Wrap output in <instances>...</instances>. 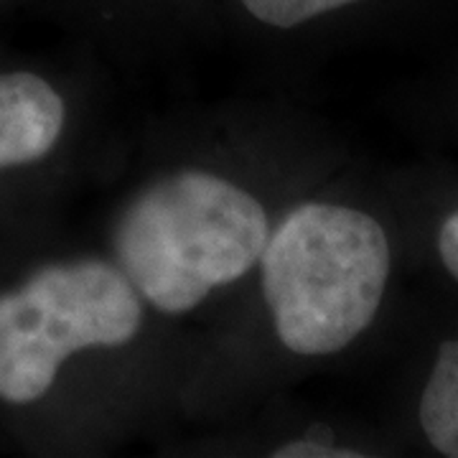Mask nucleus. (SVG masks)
I'll return each instance as SVG.
<instances>
[{
    "label": "nucleus",
    "mask_w": 458,
    "mask_h": 458,
    "mask_svg": "<svg viewBox=\"0 0 458 458\" xmlns=\"http://www.w3.org/2000/svg\"><path fill=\"white\" fill-rule=\"evenodd\" d=\"M161 318L107 255H64L0 285V410L41 418L87 377L128 361Z\"/></svg>",
    "instance_id": "nucleus-3"
},
{
    "label": "nucleus",
    "mask_w": 458,
    "mask_h": 458,
    "mask_svg": "<svg viewBox=\"0 0 458 458\" xmlns=\"http://www.w3.org/2000/svg\"><path fill=\"white\" fill-rule=\"evenodd\" d=\"M436 252L443 270L458 283V207L445 214L436 229Z\"/></svg>",
    "instance_id": "nucleus-8"
},
{
    "label": "nucleus",
    "mask_w": 458,
    "mask_h": 458,
    "mask_svg": "<svg viewBox=\"0 0 458 458\" xmlns=\"http://www.w3.org/2000/svg\"><path fill=\"white\" fill-rule=\"evenodd\" d=\"M415 418L433 454L458 458V334L438 344L418 394Z\"/></svg>",
    "instance_id": "nucleus-5"
},
{
    "label": "nucleus",
    "mask_w": 458,
    "mask_h": 458,
    "mask_svg": "<svg viewBox=\"0 0 458 458\" xmlns=\"http://www.w3.org/2000/svg\"><path fill=\"white\" fill-rule=\"evenodd\" d=\"M394 267L385 222L346 199L295 194L278 214L258 267L262 336L285 364L342 354L375 327Z\"/></svg>",
    "instance_id": "nucleus-2"
},
{
    "label": "nucleus",
    "mask_w": 458,
    "mask_h": 458,
    "mask_svg": "<svg viewBox=\"0 0 458 458\" xmlns=\"http://www.w3.org/2000/svg\"><path fill=\"white\" fill-rule=\"evenodd\" d=\"M262 454L273 458H354L367 456L357 445L342 441L334 428L303 426L278 428V433L262 441Z\"/></svg>",
    "instance_id": "nucleus-7"
},
{
    "label": "nucleus",
    "mask_w": 458,
    "mask_h": 458,
    "mask_svg": "<svg viewBox=\"0 0 458 458\" xmlns=\"http://www.w3.org/2000/svg\"><path fill=\"white\" fill-rule=\"evenodd\" d=\"M72 123V99L54 77L31 66H0V181L54 164Z\"/></svg>",
    "instance_id": "nucleus-4"
},
{
    "label": "nucleus",
    "mask_w": 458,
    "mask_h": 458,
    "mask_svg": "<svg viewBox=\"0 0 458 458\" xmlns=\"http://www.w3.org/2000/svg\"><path fill=\"white\" fill-rule=\"evenodd\" d=\"M242 156L204 150L158 165L117 207L107 258L161 321L242 293L295 181Z\"/></svg>",
    "instance_id": "nucleus-1"
},
{
    "label": "nucleus",
    "mask_w": 458,
    "mask_h": 458,
    "mask_svg": "<svg viewBox=\"0 0 458 458\" xmlns=\"http://www.w3.org/2000/svg\"><path fill=\"white\" fill-rule=\"evenodd\" d=\"M237 3L262 29L295 33L321 18L352 8L361 0H237Z\"/></svg>",
    "instance_id": "nucleus-6"
}]
</instances>
